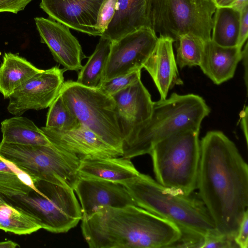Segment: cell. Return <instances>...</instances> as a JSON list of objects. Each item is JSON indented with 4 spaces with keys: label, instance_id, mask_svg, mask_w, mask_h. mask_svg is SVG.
<instances>
[{
    "label": "cell",
    "instance_id": "cell-1",
    "mask_svg": "<svg viewBox=\"0 0 248 248\" xmlns=\"http://www.w3.org/2000/svg\"><path fill=\"white\" fill-rule=\"evenodd\" d=\"M197 188L219 233L234 238L248 210V166L234 143L220 131L200 141Z\"/></svg>",
    "mask_w": 248,
    "mask_h": 248
},
{
    "label": "cell",
    "instance_id": "cell-2",
    "mask_svg": "<svg viewBox=\"0 0 248 248\" xmlns=\"http://www.w3.org/2000/svg\"><path fill=\"white\" fill-rule=\"evenodd\" d=\"M81 220L91 248H171L181 235L173 222L136 205L105 207Z\"/></svg>",
    "mask_w": 248,
    "mask_h": 248
},
{
    "label": "cell",
    "instance_id": "cell-3",
    "mask_svg": "<svg viewBox=\"0 0 248 248\" xmlns=\"http://www.w3.org/2000/svg\"><path fill=\"white\" fill-rule=\"evenodd\" d=\"M210 112L203 98L192 93H173L168 98L154 102L150 117L124 140L122 156L131 159L149 154L156 143L178 132L200 129Z\"/></svg>",
    "mask_w": 248,
    "mask_h": 248
},
{
    "label": "cell",
    "instance_id": "cell-4",
    "mask_svg": "<svg viewBox=\"0 0 248 248\" xmlns=\"http://www.w3.org/2000/svg\"><path fill=\"white\" fill-rule=\"evenodd\" d=\"M123 185L137 206L173 222L181 234L205 236L217 230L202 201L191 194L165 187L140 172Z\"/></svg>",
    "mask_w": 248,
    "mask_h": 248
},
{
    "label": "cell",
    "instance_id": "cell-5",
    "mask_svg": "<svg viewBox=\"0 0 248 248\" xmlns=\"http://www.w3.org/2000/svg\"><path fill=\"white\" fill-rule=\"evenodd\" d=\"M199 131L181 130L153 147L149 155L157 182L186 195L197 188L201 155Z\"/></svg>",
    "mask_w": 248,
    "mask_h": 248
},
{
    "label": "cell",
    "instance_id": "cell-6",
    "mask_svg": "<svg viewBox=\"0 0 248 248\" xmlns=\"http://www.w3.org/2000/svg\"><path fill=\"white\" fill-rule=\"evenodd\" d=\"M33 183L35 189L28 194L4 199L32 216L47 231L66 232L77 225L82 214L73 189L42 180Z\"/></svg>",
    "mask_w": 248,
    "mask_h": 248
},
{
    "label": "cell",
    "instance_id": "cell-7",
    "mask_svg": "<svg viewBox=\"0 0 248 248\" xmlns=\"http://www.w3.org/2000/svg\"><path fill=\"white\" fill-rule=\"evenodd\" d=\"M0 157L26 173L32 181L42 180L74 189L79 178V158L53 145H24L1 141Z\"/></svg>",
    "mask_w": 248,
    "mask_h": 248
},
{
    "label": "cell",
    "instance_id": "cell-8",
    "mask_svg": "<svg viewBox=\"0 0 248 248\" xmlns=\"http://www.w3.org/2000/svg\"><path fill=\"white\" fill-rule=\"evenodd\" d=\"M60 93L80 124L123 154L124 139L111 95L71 80L64 82Z\"/></svg>",
    "mask_w": 248,
    "mask_h": 248
},
{
    "label": "cell",
    "instance_id": "cell-9",
    "mask_svg": "<svg viewBox=\"0 0 248 248\" xmlns=\"http://www.w3.org/2000/svg\"><path fill=\"white\" fill-rule=\"evenodd\" d=\"M216 8L213 0H148L149 27L174 42L185 33L207 42L211 40Z\"/></svg>",
    "mask_w": 248,
    "mask_h": 248
},
{
    "label": "cell",
    "instance_id": "cell-10",
    "mask_svg": "<svg viewBox=\"0 0 248 248\" xmlns=\"http://www.w3.org/2000/svg\"><path fill=\"white\" fill-rule=\"evenodd\" d=\"M157 39L154 31L143 27L112 42L103 80L141 70Z\"/></svg>",
    "mask_w": 248,
    "mask_h": 248
},
{
    "label": "cell",
    "instance_id": "cell-11",
    "mask_svg": "<svg viewBox=\"0 0 248 248\" xmlns=\"http://www.w3.org/2000/svg\"><path fill=\"white\" fill-rule=\"evenodd\" d=\"M66 70L55 66L42 70L18 87L9 97V112L20 116L30 109L48 108L59 94Z\"/></svg>",
    "mask_w": 248,
    "mask_h": 248
},
{
    "label": "cell",
    "instance_id": "cell-12",
    "mask_svg": "<svg viewBox=\"0 0 248 248\" xmlns=\"http://www.w3.org/2000/svg\"><path fill=\"white\" fill-rule=\"evenodd\" d=\"M41 42L49 49L54 60L67 70L78 72L87 57L77 39L67 26L51 18H34Z\"/></svg>",
    "mask_w": 248,
    "mask_h": 248
},
{
    "label": "cell",
    "instance_id": "cell-13",
    "mask_svg": "<svg viewBox=\"0 0 248 248\" xmlns=\"http://www.w3.org/2000/svg\"><path fill=\"white\" fill-rule=\"evenodd\" d=\"M54 146L73 154L80 160L122 156L94 132L80 124L71 130L62 131L46 126L41 128Z\"/></svg>",
    "mask_w": 248,
    "mask_h": 248
},
{
    "label": "cell",
    "instance_id": "cell-14",
    "mask_svg": "<svg viewBox=\"0 0 248 248\" xmlns=\"http://www.w3.org/2000/svg\"><path fill=\"white\" fill-rule=\"evenodd\" d=\"M74 190L79 200L82 219L105 207L137 206L123 185L109 181L79 177Z\"/></svg>",
    "mask_w": 248,
    "mask_h": 248
},
{
    "label": "cell",
    "instance_id": "cell-15",
    "mask_svg": "<svg viewBox=\"0 0 248 248\" xmlns=\"http://www.w3.org/2000/svg\"><path fill=\"white\" fill-rule=\"evenodd\" d=\"M103 0H41L40 7L50 18L77 31L94 36L102 34L95 28Z\"/></svg>",
    "mask_w": 248,
    "mask_h": 248
},
{
    "label": "cell",
    "instance_id": "cell-16",
    "mask_svg": "<svg viewBox=\"0 0 248 248\" xmlns=\"http://www.w3.org/2000/svg\"><path fill=\"white\" fill-rule=\"evenodd\" d=\"M124 140L151 116L154 102L141 79L111 95Z\"/></svg>",
    "mask_w": 248,
    "mask_h": 248
},
{
    "label": "cell",
    "instance_id": "cell-17",
    "mask_svg": "<svg viewBox=\"0 0 248 248\" xmlns=\"http://www.w3.org/2000/svg\"><path fill=\"white\" fill-rule=\"evenodd\" d=\"M174 42L170 37L159 35L154 49L143 67L154 82L161 100L167 98L169 90L174 86L183 84L173 52Z\"/></svg>",
    "mask_w": 248,
    "mask_h": 248
},
{
    "label": "cell",
    "instance_id": "cell-18",
    "mask_svg": "<svg viewBox=\"0 0 248 248\" xmlns=\"http://www.w3.org/2000/svg\"><path fill=\"white\" fill-rule=\"evenodd\" d=\"M242 57L241 48L222 46L211 40L205 43L199 66L215 84L219 85L233 78Z\"/></svg>",
    "mask_w": 248,
    "mask_h": 248
},
{
    "label": "cell",
    "instance_id": "cell-19",
    "mask_svg": "<svg viewBox=\"0 0 248 248\" xmlns=\"http://www.w3.org/2000/svg\"><path fill=\"white\" fill-rule=\"evenodd\" d=\"M79 177L104 180L123 185L140 172L130 159L123 156L80 160Z\"/></svg>",
    "mask_w": 248,
    "mask_h": 248
},
{
    "label": "cell",
    "instance_id": "cell-20",
    "mask_svg": "<svg viewBox=\"0 0 248 248\" xmlns=\"http://www.w3.org/2000/svg\"><path fill=\"white\" fill-rule=\"evenodd\" d=\"M148 0H117V8L102 36L112 42L143 27H149Z\"/></svg>",
    "mask_w": 248,
    "mask_h": 248
},
{
    "label": "cell",
    "instance_id": "cell-21",
    "mask_svg": "<svg viewBox=\"0 0 248 248\" xmlns=\"http://www.w3.org/2000/svg\"><path fill=\"white\" fill-rule=\"evenodd\" d=\"M41 71L23 57L5 53L0 66V93L4 98H9L16 90Z\"/></svg>",
    "mask_w": 248,
    "mask_h": 248
},
{
    "label": "cell",
    "instance_id": "cell-22",
    "mask_svg": "<svg viewBox=\"0 0 248 248\" xmlns=\"http://www.w3.org/2000/svg\"><path fill=\"white\" fill-rule=\"evenodd\" d=\"M1 142L24 145L53 144L41 128L29 119L16 116L1 122Z\"/></svg>",
    "mask_w": 248,
    "mask_h": 248
},
{
    "label": "cell",
    "instance_id": "cell-23",
    "mask_svg": "<svg viewBox=\"0 0 248 248\" xmlns=\"http://www.w3.org/2000/svg\"><path fill=\"white\" fill-rule=\"evenodd\" d=\"M240 12L229 7H217L213 18L211 40L224 47L237 45Z\"/></svg>",
    "mask_w": 248,
    "mask_h": 248
},
{
    "label": "cell",
    "instance_id": "cell-24",
    "mask_svg": "<svg viewBox=\"0 0 248 248\" xmlns=\"http://www.w3.org/2000/svg\"><path fill=\"white\" fill-rule=\"evenodd\" d=\"M112 42L101 36L93 53L85 65L78 71L76 82L90 88H99L109 57Z\"/></svg>",
    "mask_w": 248,
    "mask_h": 248
},
{
    "label": "cell",
    "instance_id": "cell-25",
    "mask_svg": "<svg viewBox=\"0 0 248 248\" xmlns=\"http://www.w3.org/2000/svg\"><path fill=\"white\" fill-rule=\"evenodd\" d=\"M42 229L32 216L9 205L0 208V229L22 235L31 234Z\"/></svg>",
    "mask_w": 248,
    "mask_h": 248
},
{
    "label": "cell",
    "instance_id": "cell-26",
    "mask_svg": "<svg viewBox=\"0 0 248 248\" xmlns=\"http://www.w3.org/2000/svg\"><path fill=\"white\" fill-rule=\"evenodd\" d=\"M176 42L178 44L176 61L179 68L200 66L206 42L191 33L180 35Z\"/></svg>",
    "mask_w": 248,
    "mask_h": 248
},
{
    "label": "cell",
    "instance_id": "cell-27",
    "mask_svg": "<svg viewBox=\"0 0 248 248\" xmlns=\"http://www.w3.org/2000/svg\"><path fill=\"white\" fill-rule=\"evenodd\" d=\"M80 124L59 93L49 107L45 126L66 131L75 128Z\"/></svg>",
    "mask_w": 248,
    "mask_h": 248
},
{
    "label": "cell",
    "instance_id": "cell-28",
    "mask_svg": "<svg viewBox=\"0 0 248 248\" xmlns=\"http://www.w3.org/2000/svg\"><path fill=\"white\" fill-rule=\"evenodd\" d=\"M35 188L31 178L21 171H0V194L12 197L28 194Z\"/></svg>",
    "mask_w": 248,
    "mask_h": 248
},
{
    "label": "cell",
    "instance_id": "cell-29",
    "mask_svg": "<svg viewBox=\"0 0 248 248\" xmlns=\"http://www.w3.org/2000/svg\"><path fill=\"white\" fill-rule=\"evenodd\" d=\"M141 70L103 80L99 88L106 93L112 95L117 92L141 79Z\"/></svg>",
    "mask_w": 248,
    "mask_h": 248
},
{
    "label": "cell",
    "instance_id": "cell-30",
    "mask_svg": "<svg viewBox=\"0 0 248 248\" xmlns=\"http://www.w3.org/2000/svg\"><path fill=\"white\" fill-rule=\"evenodd\" d=\"M117 4V0H103L100 6L95 28L102 35L107 29L114 16Z\"/></svg>",
    "mask_w": 248,
    "mask_h": 248
},
{
    "label": "cell",
    "instance_id": "cell-31",
    "mask_svg": "<svg viewBox=\"0 0 248 248\" xmlns=\"http://www.w3.org/2000/svg\"><path fill=\"white\" fill-rule=\"evenodd\" d=\"M238 247L234 238L219 233L217 230L204 236L201 248H234Z\"/></svg>",
    "mask_w": 248,
    "mask_h": 248
},
{
    "label": "cell",
    "instance_id": "cell-32",
    "mask_svg": "<svg viewBox=\"0 0 248 248\" xmlns=\"http://www.w3.org/2000/svg\"><path fill=\"white\" fill-rule=\"evenodd\" d=\"M234 240L238 248L248 247V210H247L240 224Z\"/></svg>",
    "mask_w": 248,
    "mask_h": 248
},
{
    "label": "cell",
    "instance_id": "cell-33",
    "mask_svg": "<svg viewBox=\"0 0 248 248\" xmlns=\"http://www.w3.org/2000/svg\"><path fill=\"white\" fill-rule=\"evenodd\" d=\"M248 36V7L240 12L239 33L236 46L242 48Z\"/></svg>",
    "mask_w": 248,
    "mask_h": 248
},
{
    "label": "cell",
    "instance_id": "cell-34",
    "mask_svg": "<svg viewBox=\"0 0 248 248\" xmlns=\"http://www.w3.org/2000/svg\"><path fill=\"white\" fill-rule=\"evenodd\" d=\"M32 0H0V13L17 14L23 10Z\"/></svg>",
    "mask_w": 248,
    "mask_h": 248
},
{
    "label": "cell",
    "instance_id": "cell-35",
    "mask_svg": "<svg viewBox=\"0 0 248 248\" xmlns=\"http://www.w3.org/2000/svg\"><path fill=\"white\" fill-rule=\"evenodd\" d=\"M248 42L246 41L243 50H242V57L241 60L243 61V63L244 68V80L245 82L247 89H248Z\"/></svg>",
    "mask_w": 248,
    "mask_h": 248
},
{
    "label": "cell",
    "instance_id": "cell-36",
    "mask_svg": "<svg viewBox=\"0 0 248 248\" xmlns=\"http://www.w3.org/2000/svg\"><path fill=\"white\" fill-rule=\"evenodd\" d=\"M243 115L241 117V125L243 131L247 144L248 143V107H246L245 109L243 111Z\"/></svg>",
    "mask_w": 248,
    "mask_h": 248
},
{
    "label": "cell",
    "instance_id": "cell-37",
    "mask_svg": "<svg viewBox=\"0 0 248 248\" xmlns=\"http://www.w3.org/2000/svg\"><path fill=\"white\" fill-rule=\"evenodd\" d=\"M248 6V0H234L229 7L240 12Z\"/></svg>",
    "mask_w": 248,
    "mask_h": 248
},
{
    "label": "cell",
    "instance_id": "cell-38",
    "mask_svg": "<svg viewBox=\"0 0 248 248\" xmlns=\"http://www.w3.org/2000/svg\"><path fill=\"white\" fill-rule=\"evenodd\" d=\"M19 171V170H15L13 168L11 167V164L0 157V171L14 172Z\"/></svg>",
    "mask_w": 248,
    "mask_h": 248
},
{
    "label": "cell",
    "instance_id": "cell-39",
    "mask_svg": "<svg viewBox=\"0 0 248 248\" xmlns=\"http://www.w3.org/2000/svg\"><path fill=\"white\" fill-rule=\"evenodd\" d=\"M234 0H213L217 7H230Z\"/></svg>",
    "mask_w": 248,
    "mask_h": 248
},
{
    "label": "cell",
    "instance_id": "cell-40",
    "mask_svg": "<svg viewBox=\"0 0 248 248\" xmlns=\"http://www.w3.org/2000/svg\"><path fill=\"white\" fill-rule=\"evenodd\" d=\"M19 247L18 244L11 240L0 242V248H15Z\"/></svg>",
    "mask_w": 248,
    "mask_h": 248
},
{
    "label": "cell",
    "instance_id": "cell-41",
    "mask_svg": "<svg viewBox=\"0 0 248 248\" xmlns=\"http://www.w3.org/2000/svg\"><path fill=\"white\" fill-rule=\"evenodd\" d=\"M9 204L4 199L3 196L0 194V208L4 206L9 205Z\"/></svg>",
    "mask_w": 248,
    "mask_h": 248
}]
</instances>
